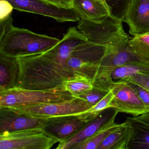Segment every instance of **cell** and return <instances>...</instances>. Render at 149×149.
<instances>
[{
  "label": "cell",
  "mask_w": 149,
  "mask_h": 149,
  "mask_svg": "<svg viewBox=\"0 0 149 149\" xmlns=\"http://www.w3.org/2000/svg\"><path fill=\"white\" fill-rule=\"evenodd\" d=\"M70 56L59 52L54 46L43 53L16 57V86L29 89L62 86L64 81L76 76L68 65Z\"/></svg>",
  "instance_id": "cell-1"
},
{
  "label": "cell",
  "mask_w": 149,
  "mask_h": 149,
  "mask_svg": "<svg viewBox=\"0 0 149 149\" xmlns=\"http://www.w3.org/2000/svg\"><path fill=\"white\" fill-rule=\"evenodd\" d=\"M60 40L28 29L13 26L0 39V55L16 57L43 53Z\"/></svg>",
  "instance_id": "cell-2"
},
{
  "label": "cell",
  "mask_w": 149,
  "mask_h": 149,
  "mask_svg": "<svg viewBox=\"0 0 149 149\" xmlns=\"http://www.w3.org/2000/svg\"><path fill=\"white\" fill-rule=\"evenodd\" d=\"M75 97L63 86L46 89H29L16 86L0 90V108L57 102Z\"/></svg>",
  "instance_id": "cell-3"
},
{
  "label": "cell",
  "mask_w": 149,
  "mask_h": 149,
  "mask_svg": "<svg viewBox=\"0 0 149 149\" xmlns=\"http://www.w3.org/2000/svg\"><path fill=\"white\" fill-rule=\"evenodd\" d=\"M87 40L106 47H114L130 38L125 33L123 21L111 15L99 21L81 19L77 26Z\"/></svg>",
  "instance_id": "cell-4"
},
{
  "label": "cell",
  "mask_w": 149,
  "mask_h": 149,
  "mask_svg": "<svg viewBox=\"0 0 149 149\" xmlns=\"http://www.w3.org/2000/svg\"><path fill=\"white\" fill-rule=\"evenodd\" d=\"M59 142L44 127L0 133V149H50Z\"/></svg>",
  "instance_id": "cell-5"
},
{
  "label": "cell",
  "mask_w": 149,
  "mask_h": 149,
  "mask_svg": "<svg viewBox=\"0 0 149 149\" xmlns=\"http://www.w3.org/2000/svg\"><path fill=\"white\" fill-rule=\"evenodd\" d=\"M108 47L88 41L78 45L68 61L76 75L84 76L94 81Z\"/></svg>",
  "instance_id": "cell-6"
},
{
  "label": "cell",
  "mask_w": 149,
  "mask_h": 149,
  "mask_svg": "<svg viewBox=\"0 0 149 149\" xmlns=\"http://www.w3.org/2000/svg\"><path fill=\"white\" fill-rule=\"evenodd\" d=\"M130 38L117 46L108 47L93 81L94 85L110 91L114 82L111 74L115 69L127 63H142L130 47Z\"/></svg>",
  "instance_id": "cell-7"
},
{
  "label": "cell",
  "mask_w": 149,
  "mask_h": 149,
  "mask_svg": "<svg viewBox=\"0 0 149 149\" xmlns=\"http://www.w3.org/2000/svg\"><path fill=\"white\" fill-rule=\"evenodd\" d=\"M92 105L81 98L57 102L11 107L17 112L34 117L49 119L66 116L80 115L88 110Z\"/></svg>",
  "instance_id": "cell-8"
},
{
  "label": "cell",
  "mask_w": 149,
  "mask_h": 149,
  "mask_svg": "<svg viewBox=\"0 0 149 149\" xmlns=\"http://www.w3.org/2000/svg\"><path fill=\"white\" fill-rule=\"evenodd\" d=\"M111 90L114 95L109 108H114L118 112L137 117L148 112L142 100L130 82L125 80L114 81Z\"/></svg>",
  "instance_id": "cell-9"
},
{
  "label": "cell",
  "mask_w": 149,
  "mask_h": 149,
  "mask_svg": "<svg viewBox=\"0 0 149 149\" xmlns=\"http://www.w3.org/2000/svg\"><path fill=\"white\" fill-rule=\"evenodd\" d=\"M14 9L53 18L58 22H79L80 17L74 9L59 8L41 0H6Z\"/></svg>",
  "instance_id": "cell-10"
},
{
  "label": "cell",
  "mask_w": 149,
  "mask_h": 149,
  "mask_svg": "<svg viewBox=\"0 0 149 149\" xmlns=\"http://www.w3.org/2000/svg\"><path fill=\"white\" fill-rule=\"evenodd\" d=\"M93 120L86 112L48 119L44 127L49 134L60 142L70 137Z\"/></svg>",
  "instance_id": "cell-11"
},
{
  "label": "cell",
  "mask_w": 149,
  "mask_h": 149,
  "mask_svg": "<svg viewBox=\"0 0 149 149\" xmlns=\"http://www.w3.org/2000/svg\"><path fill=\"white\" fill-rule=\"evenodd\" d=\"M48 119L34 117L7 108H0V133L44 127Z\"/></svg>",
  "instance_id": "cell-12"
},
{
  "label": "cell",
  "mask_w": 149,
  "mask_h": 149,
  "mask_svg": "<svg viewBox=\"0 0 149 149\" xmlns=\"http://www.w3.org/2000/svg\"><path fill=\"white\" fill-rule=\"evenodd\" d=\"M123 22L134 36L149 32V0H131Z\"/></svg>",
  "instance_id": "cell-13"
},
{
  "label": "cell",
  "mask_w": 149,
  "mask_h": 149,
  "mask_svg": "<svg viewBox=\"0 0 149 149\" xmlns=\"http://www.w3.org/2000/svg\"><path fill=\"white\" fill-rule=\"evenodd\" d=\"M119 112L114 108L105 109L96 117L87 123L77 133L67 139L59 142L56 149H71L76 145L93 136Z\"/></svg>",
  "instance_id": "cell-14"
},
{
  "label": "cell",
  "mask_w": 149,
  "mask_h": 149,
  "mask_svg": "<svg viewBox=\"0 0 149 149\" xmlns=\"http://www.w3.org/2000/svg\"><path fill=\"white\" fill-rule=\"evenodd\" d=\"M72 4L81 19L99 21L111 15L105 0H72Z\"/></svg>",
  "instance_id": "cell-15"
},
{
  "label": "cell",
  "mask_w": 149,
  "mask_h": 149,
  "mask_svg": "<svg viewBox=\"0 0 149 149\" xmlns=\"http://www.w3.org/2000/svg\"><path fill=\"white\" fill-rule=\"evenodd\" d=\"M134 132V126L130 121L119 124L99 145L97 149H129Z\"/></svg>",
  "instance_id": "cell-16"
},
{
  "label": "cell",
  "mask_w": 149,
  "mask_h": 149,
  "mask_svg": "<svg viewBox=\"0 0 149 149\" xmlns=\"http://www.w3.org/2000/svg\"><path fill=\"white\" fill-rule=\"evenodd\" d=\"M18 77V65L15 58L0 55V90L16 87Z\"/></svg>",
  "instance_id": "cell-17"
},
{
  "label": "cell",
  "mask_w": 149,
  "mask_h": 149,
  "mask_svg": "<svg viewBox=\"0 0 149 149\" xmlns=\"http://www.w3.org/2000/svg\"><path fill=\"white\" fill-rule=\"evenodd\" d=\"M116 116L113 117L93 136L76 145L71 149H97L104 139L119 125V124L115 122Z\"/></svg>",
  "instance_id": "cell-18"
},
{
  "label": "cell",
  "mask_w": 149,
  "mask_h": 149,
  "mask_svg": "<svg viewBox=\"0 0 149 149\" xmlns=\"http://www.w3.org/2000/svg\"><path fill=\"white\" fill-rule=\"evenodd\" d=\"M130 47L139 61L149 65V32L129 40Z\"/></svg>",
  "instance_id": "cell-19"
},
{
  "label": "cell",
  "mask_w": 149,
  "mask_h": 149,
  "mask_svg": "<svg viewBox=\"0 0 149 149\" xmlns=\"http://www.w3.org/2000/svg\"><path fill=\"white\" fill-rule=\"evenodd\" d=\"M62 86L76 97L78 95L92 89L94 85L91 79L78 75L64 81Z\"/></svg>",
  "instance_id": "cell-20"
},
{
  "label": "cell",
  "mask_w": 149,
  "mask_h": 149,
  "mask_svg": "<svg viewBox=\"0 0 149 149\" xmlns=\"http://www.w3.org/2000/svg\"><path fill=\"white\" fill-rule=\"evenodd\" d=\"M146 71H149V65L142 63H132L121 65L117 68L111 74V77L114 81H117Z\"/></svg>",
  "instance_id": "cell-21"
},
{
  "label": "cell",
  "mask_w": 149,
  "mask_h": 149,
  "mask_svg": "<svg viewBox=\"0 0 149 149\" xmlns=\"http://www.w3.org/2000/svg\"><path fill=\"white\" fill-rule=\"evenodd\" d=\"M131 123L134 126V132L129 144V149H149V129Z\"/></svg>",
  "instance_id": "cell-22"
},
{
  "label": "cell",
  "mask_w": 149,
  "mask_h": 149,
  "mask_svg": "<svg viewBox=\"0 0 149 149\" xmlns=\"http://www.w3.org/2000/svg\"><path fill=\"white\" fill-rule=\"evenodd\" d=\"M105 1L110 10L111 15L123 22L131 0H105Z\"/></svg>",
  "instance_id": "cell-23"
},
{
  "label": "cell",
  "mask_w": 149,
  "mask_h": 149,
  "mask_svg": "<svg viewBox=\"0 0 149 149\" xmlns=\"http://www.w3.org/2000/svg\"><path fill=\"white\" fill-rule=\"evenodd\" d=\"M109 91L106 89L94 85L92 89L80 94L76 97L83 99L94 106L105 97Z\"/></svg>",
  "instance_id": "cell-24"
},
{
  "label": "cell",
  "mask_w": 149,
  "mask_h": 149,
  "mask_svg": "<svg viewBox=\"0 0 149 149\" xmlns=\"http://www.w3.org/2000/svg\"><path fill=\"white\" fill-rule=\"evenodd\" d=\"M113 97L114 95L113 92L110 90L105 97L86 112L92 118H95L103 111L105 109L109 108L110 104L112 101Z\"/></svg>",
  "instance_id": "cell-25"
},
{
  "label": "cell",
  "mask_w": 149,
  "mask_h": 149,
  "mask_svg": "<svg viewBox=\"0 0 149 149\" xmlns=\"http://www.w3.org/2000/svg\"><path fill=\"white\" fill-rule=\"evenodd\" d=\"M124 80L137 84L149 91V71L136 74L132 76L127 77Z\"/></svg>",
  "instance_id": "cell-26"
},
{
  "label": "cell",
  "mask_w": 149,
  "mask_h": 149,
  "mask_svg": "<svg viewBox=\"0 0 149 149\" xmlns=\"http://www.w3.org/2000/svg\"><path fill=\"white\" fill-rule=\"evenodd\" d=\"M132 87L136 91L139 98L142 100L149 112V91L137 84L130 82Z\"/></svg>",
  "instance_id": "cell-27"
},
{
  "label": "cell",
  "mask_w": 149,
  "mask_h": 149,
  "mask_svg": "<svg viewBox=\"0 0 149 149\" xmlns=\"http://www.w3.org/2000/svg\"><path fill=\"white\" fill-rule=\"evenodd\" d=\"M14 9L12 5L6 0H0V20L12 16Z\"/></svg>",
  "instance_id": "cell-28"
},
{
  "label": "cell",
  "mask_w": 149,
  "mask_h": 149,
  "mask_svg": "<svg viewBox=\"0 0 149 149\" xmlns=\"http://www.w3.org/2000/svg\"><path fill=\"white\" fill-rule=\"evenodd\" d=\"M127 120L149 129V112L137 117H127Z\"/></svg>",
  "instance_id": "cell-29"
},
{
  "label": "cell",
  "mask_w": 149,
  "mask_h": 149,
  "mask_svg": "<svg viewBox=\"0 0 149 149\" xmlns=\"http://www.w3.org/2000/svg\"><path fill=\"white\" fill-rule=\"evenodd\" d=\"M49 5L64 9L73 8L72 0H41Z\"/></svg>",
  "instance_id": "cell-30"
},
{
  "label": "cell",
  "mask_w": 149,
  "mask_h": 149,
  "mask_svg": "<svg viewBox=\"0 0 149 149\" xmlns=\"http://www.w3.org/2000/svg\"><path fill=\"white\" fill-rule=\"evenodd\" d=\"M12 16L4 19L0 20V39L13 26Z\"/></svg>",
  "instance_id": "cell-31"
}]
</instances>
